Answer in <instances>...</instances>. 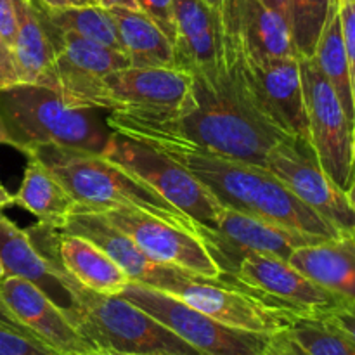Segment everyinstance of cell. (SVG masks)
I'll use <instances>...</instances> for the list:
<instances>
[{
  "label": "cell",
  "instance_id": "1f68e13d",
  "mask_svg": "<svg viewBox=\"0 0 355 355\" xmlns=\"http://www.w3.org/2000/svg\"><path fill=\"white\" fill-rule=\"evenodd\" d=\"M139 7L144 14H148L173 42L175 26H173V0H137Z\"/></svg>",
  "mask_w": 355,
  "mask_h": 355
},
{
  "label": "cell",
  "instance_id": "484cf974",
  "mask_svg": "<svg viewBox=\"0 0 355 355\" xmlns=\"http://www.w3.org/2000/svg\"><path fill=\"white\" fill-rule=\"evenodd\" d=\"M270 347L279 355H355L352 340L321 315H297Z\"/></svg>",
  "mask_w": 355,
  "mask_h": 355
},
{
  "label": "cell",
  "instance_id": "cb8c5ba5",
  "mask_svg": "<svg viewBox=\"0 0 355 355\" xmlns=\"http://www.w3.org/2000/svg\"><path fill=\"white\" fill-rule=\"evenodd\" d=\"M17 31L12 45L19 82L51 87L55 51L31 0H16Z\"/></svg>",
  "mask_w": 355,
  "mask_h": 355
},
{
  "label": "cell",
  "instance_id": "83f0119b",
  "mask_svg": "<svg viewBox=\"0 0 355 355\" xmlns=\"http://www.w3.org/2000/svg\"><path fill=\"white\" fill-rule=\"evenodd\" d=\"M33 2V0H31ZM40 16L59 31L80 35L83 38L121 51L116 24L110 10L101 6L66 7V9H45L33 2Z\"/></svg>",
  "mask_w": 355,
  "mask_h": 355
},
{
  "label": "cell",
  "instance_id": "60d3db41",
  "mask_svg": "<svg viewBox=\"0 0 355 355\" xmlns=\"http://www.w3.org/2000/svg\"><path fill=\"white\" fill-rule=\"evenodd\" d=\"M345 194H347V200H349L350 207H352V210L355 211V165H354L352 179H350V184H349V187H347Z\"/></svg>",
  "mask_w": 355,
  "mask_h": 355
},
{
  "label": "cell",
  "instance_id": "7dc6e473",
  "mask_svg": "<svg viewBox=\"0 0 355 355\" xmlns=\"http://www.w3.org/2000/svg\"><path fill=\"white\" fill-rule=\"evenodd\" d=\"M262 355H279V354H277L276 350H274L272 347H270V343H269V347H267V350H266V352H263Z\"/></svg>",
  "mask_w": 355,
  "mask_h": 355
},
{
  "label": "cell",
  "instance_id": "8fae6325",
  "mask_svg": "<svg viewBox=\"0 0 355 355\" xmlns=\"http://www.w3.org/2000/svg\"><path fill=\"white\" fill-rule=\"evenodd\" d=\"M196 234L218 266L222 276L229 277L250 253L274 255L288 260L297 248L324 239L224 207L218 214L217 225L214 229L198 227Z\"/></svg>",
  "mask_w": 355,
  "mask_h": 355
},
{
  "label": "cell",
  "instance_id": "b9f144b4",
  "mask_svg": "<svg viewBox=\"0 0 355 355\" xmlns=\"http://www.w3.org/2000/svg\"><path fill=\"white\" fill-rule=\"evenodd\" d=\"M75 355H139V354H121V352H111V350L92 349L85 354H75Z\"/></svg>",
  "mask_w": 355,
  "mask_h": 355
},
{
  "label": "cell",
  "instance_id": "681fc988",
  "mask_svg": "<svg viewBox=\"0 0 355 355\" xmlns=\"http://www.w3.org/2000/svg\"><path fill=\"white\" fill-rule=\"evenodd\" d=\"M340 2H349V0H340Z\"/></svg>",
  "mask_w": 355,
  "mask_h": 355
},
{
  "label": "cell",
  "instance_id": "44dd1931",
  "mask_svg": "<svg viewBox=\"0 0 355 355\" xmlns=\"http://www.w3.org/2000/svg\"><path fill=\"white\" fill-rule=\"evenodd\" d=\"M37 9V7H35ZM38 12V10H37ZM40 16V12H38ZM52 45L55 51L54 78L52 89L58 87L62 80L87 78V76H103L114 69L127 68L128 61L125 54L116 49L106 47L103 44L83 38L80 35L59 31L40 16Z\"/></svg>",
  "mask_w": 355,
  "mask_h": 355
},
{
  "label": "cell",
  "instance_id": "ac0fdd59",
  "mask_svg": "<svg viewBox=\"0 0 355 355\" xmlns=\"http://www.w3.org/2000/svg\"><path fill=\"white\" fill-rule=\"evenodd\" d=\"M173 51L175 68L205 71L217 62L220 16L205 0H173Z\"/></svg>",
  "mask_w": 355,
  "mask_h": 355
},
{
  "label": "cell",
  "instance_id": "4316f807",
  "mask_svg": "<svg viewBox=\"0 0 355 355\" xmlns=\"http://www.w3.org/2000/svg\"><path fill=\"white\" fill-rule=\"evenodd\" d=\"M315 66L324 75L329 85L335 89L343 110L349 120L355 121V103L352 90V76H350L349 58H347L345 44H343L342 21H340V0H333L328 17L322 26L319 40L312 54Z\"/></svg>",
  "mask_w": 355,
  "mask_h": 355
},
{
  "label": "cell",
  "instance_id": "836d02e7",
  "mask_svg": "<svg viewBox=\"0 0 355 355\" xmlns=\"http://www.w3.org/2000/svg\"><path fill=\"white\" fill-rule=\"evenodd\" d=\"M17 31L16 0H0V38L12 51L14 38Z\"/></svg>",
  "mask_w": 355,
  "mask_h": 355
},
{
  "label": "cell",
  "instance_id": "f546056e",
  "mask_svg": "<svg viewBox=\"0 0 355 355\" xmlns=\"http://www.w3.org/2000/svg\"><path fill=\"white\" fill-rule=\"evenodd\" d=\"M0 355H61L44 342L0 326Z\"/></svg>",
  "mask_w": 355,
  "mask_h": 355
},
{
  "label": "cell",
  "instance_id": "f35d334b",
  "mask_svg": "<svg viewBox=\"0 0 355 355\" xmlns=\"http://www.w3.org/2000/svg\"><path fill=\"white\" fill-rule=\"evenodd\" d=\"M262 2L266 3V6H269L270 9L277 10V12L290 23V0H262Z\"/></svg>",
  "mask_w": 355,
  "mask_h": 355
},
{
  "label": "cell",
  "instance_id": "3957f363",
  "mask_svg": "<svg viewBox=\"0 0 355 355\" xmlns=\"http://www.w3.org/2000/svg\"><path fill=\"white\" fill-rule=\"evenodd\" d=\"M0 118L10 146L23 153L54 144L101 155L113 134L99 110L73 106L61 92L38 83L0 89Z\"/></svg>",
  "mask_w": 355,
  "mask_h": 355
},
{
  "label": "cell",
  "instance_id": "e575fe53",
  "mask_svg": "<svg viewBox=\"0 0 355 355\" xmlns=\"http://www.w3.org/2000/svg\"><path fill=\"white\" fill-rule=\"evenodd\" d=\"M19 83V75H17L16 61H14L12 51L9 45L0 38V89Z\"/></svg>",
  "mask_w": 355,
  "mask_h": 355
},
{
  "label": "cell",
  "instance_id": "f1b7e54d",
  "mask_svg": "<svg viewBox=\"0 0 355 355\" xmlns=\"http://www.w3.org/2000/svg\"><path fill=\"white\" fill-rule=\"evenodd\" d=\"M333 0H290V26L298 58H312Z\"/></svg>",
  "mask_w": 355,
  "mask_h": 355
},
{
  "label": "cell",
  "instance_id": "ab89813d",
  "mask_svg": "<svg viewBox=\"0 0 355 355\" xmlns=\"http://www.w3.org/2000/svg\"><path fill=\"white\" fill-rule=\"evenodd\" d=\"M12 205H14V196L2 186V182H0V208L12 207Z\"/></svg>",
  "mask_w": 355,
  "mask_h": 355
},
{
  "label": "cell",
  "instance_id": "d6986e66",
  "mask_svg": "<svg viewBox=\"0 0 355 355\" xmlns=\"http://www.w3.org/2000/svg\"><path fill=\"white\" fill-rule=\"evenodd\" d=\"M220 10L234 23L248 55L255 59L298 58L290 23L262 0H222Z\"/></svg>",
  "mask_w": 355,
  "mask_h": 355
},
{
  "label": "cell",
  "instance_id": "5b68a950",
  "mask_svg": "<svg viewBox=\"0 0 355 355\" xmlns=\"http://www.w3.org/2000/svg\"><path fill=\"white\" fill-rule=\"evenodd\" d=\"M51 266L73 298L66 315L94 349L139 355H203L121 295L96 293L59 266Z\"/></svg>",
  "mask_w": 355,
  "mask_h": 355
},
{
  "label": "cell",
  "instance_id": "d4e9b609",
  "mask_svg": "<svg viewBox=\"0 0 355 355\" xmlns=\"http://www.w3.org/2000/svg\"><path fill=\"white\" fill-rule=\"evenodd\" d=\"M26 156L28 165L23 182L14 196V205L33 214L42 224L55 229L62 227L75 214V200L40 159L33 155Z\"/></svg>",
  "mask_w": 355,
  "mask_h": 355
},
{
  "label": "cell",
  "instance_id": "7c38bea8",
  "mask_svg": "<svg viewBox=\"0 0 355 355\" xmlns=\"http://www.w3.org/2000/svg\"><path fill=\"white\" fill-rule=\"evenodd\" d=\"M266 168L343 236L355 238V211L347 200L345 191L340 189L322 170L311 142L297 137L279 142L270 149Z\"/></svg>",
  "mask_w": 355,
  "mask_h": 355
},
{
  "label": "cell",
  "instance_id": "7a4b0ae2",
  "mask_svg": "<svg viewBox=\"0 0 355 355\" xmlns=\"http://www.w3.org/2000/svg\"><path fill=\"white\" fill-rule=\"evenodd\" d=\"M153 148L186 166L220 207L257 215L305 234L324 239L343 238L335 225L298 200L290 187L266 166L172 142Z\"/></svg>",
  "mask_w": 355,
  "mask_h": 355
},
{
  "label": "cell",
  "instance_id": "bcb514c9",
  "mask_svg": "<svg viewBox=\"0 0 355 355\" xmlns=\"http://www.w3.org/2000/svg\"><path fill=\"white\" fill-rule=\"evenodd\" d=\"M6 276H7V270H6V267H3L2 260H0V283H2L3 277H6Z\"/></svg>",
  "mask_w": 355,
  "mask_h": 355
},
{
  "label": "cell",
  "instance_id": "ee69618b",
  "mask_svg": "<svg viewBox=\"0 0 355 355\" xmlns=\"http://www.w3.org/2000/svg\"><path fill=\"white\" fill-rule=\"evenodd\" d=\"M0 144H9V146H10L9 135H7V130H6V127H3V121H2V118H0Z\"/></svg>",
  "mask_w": 355,
  "mask_h": 355
},
{
  "label": "cell",
  "instance_id": "c3c4849f",
  "mask_svg": "<svg viewBox=\"0 0 355 355\" xmlns=\"http://www.w3.org/2000/svg\"><path fill=\"white\" fill-rule=\"evenodd\" d=\"M352 139H354V165H355V121H354V130H352Z\"/></svg>",
  "mask_w": 355,
  "mask_h": 355
},
{
  "label": "cell",
  "instance_id": "7402d4cb",
  "mask_svg": "<svg viewBox=\"0 0 355 355\" xmlns=\"http://www.w3.org/2000/svg\"><path fill=\"white\" fill-rule=\"evenodd\" d=\"M0 260L9 276L21 277L37 286L66 314L71 311L73 298L68 288L59 279L51 262L31 245L26 232L12 222L7 227L3 238L0 239Z\"/></svg>",
  "mask_w": 355,
  "mask_h": 355
},
{
  "label": "cell",
  "instance_id": "74e56055",
  "mask_svg": "<svg viewBox=\"0 0 355 355\" xmlns=\"http://www.w3.org/2000/svg\"><path fill=\"white\" fill-rule=\"evenodd\" d=\"M97 6L104 7V9H114V7H120V9H132V10H141L137 0H96Z\"/></svg>",
  "mask_w": 355,
  "mask_h": 355
},
{
  "label": "cell",
  "instance_id": "6da1fadb",
  "mask_svg": "<svg viewBox=\"0 0 355 355\" xmlns=\"http://www.w3.org/2000/svg\"><path fill=\"white\" fill-rule=\"evenodd\" d=\"M191 92L173 114L107 113L114 134L148 146L184 144L266 166L270 149L291 139L246 113L218 80L215 66L191 71Z\"/></svg>",
  "mask_w": 355,
  "mask_h": 355
},
{
  "label": "cell",
  "instance_id": "8d00e7d4",
  "mask_svg": "<svg viewBox=\"0 0 355 355\" xmlns=\"http://www.w3.org/2000/svg\"><path fill=\"white\" fill-rule=\"evenodd\" d=\"M45 9H66V7L97 6L96 0H33Z\"/></svg>",
  "mask_w": 355,
  "mask_h": 355
},
{
  "label": "cell",
  "instance_id": "9a60e30c",
  "mask_svg": "<svg viewBox=\"0 0 355 355\" xmlns=\"http://www.w3.org/2000/svg\"><path fill=\"white\" fill-rule=\"evenodd\" d=\"M231 279L300 315H322L347 302L309 279L286 259L274 255L250 253L239 262Z\"/></svg>",
  "mask_w": 355,
  "mask_h": 355
},
{
  "label": "cell",
  "instance_id": "9c48e42d",
  "mask_svg": "<svg viewBox=\"0 0 355 355\" xmlns=\"http://www.w3.org/2000/svg\"><path fill=\"white\" fill-rule=\"evenodd\" d=\"M168 295L229 328L270 336L284 331L300 315L227 276L210 279L187 272Z\"/></svg>",
  "mask_w": 355,
  "mask_h": 355
},
{
  "label": "cell",
  "instance_id": "4fadbf2b",
  "mask_svg": "<svg viewBox=\"0 0 355 355\" xmlns=\"http://www.w3.org/2000/svg\"><path fill=\"white\" fill-rule=\"evenodd\" d=\"M97 214L127 234L155 262L210 279L222 276L203 241L194 232L135 208H113Z\"/></svg>",
  "mask_w": 355,
  "mask_h": 355
},
{
  "label": "cell",
  "instance_id": "f6af8a7d",
  "mask_svg": "<svg viewBox=\"0 0 355 355\" xmlns=\"http://www.w3.org/2000/svg\"><path fill=\"white\" fill-rule=\"evenodd\" d=\"M205 2H207L211 9H217V10L220 9V6H222V0H205Z\"/></svg>",
  "mask_w": 355,
  "mask_h": 355
},
{
  "label": "cell",
  "instance_id": "e0dca14e",
  "mask_svg": "<svg viewBox=\"0 0 355 355\" xmlns=\"http://www.w3.org/2000/svg\"><path fill=\"white\" fill-rule=\"evenodd\" d=\"M0 298L21 324L55 352L75 355L94 349L80 335L66 312L28 281L7 274L0 283Z\"/></svg>",
  "mask_w": 355,
  "mask_h": 355
},
{
  "label": "cell",
  "instance_id": "52a82bcc",
  "mask_svg": "<svg viewBox=\"0 0 355 355\" xmlns=\"http://www.w3.org/2000/svg\"><path fill=\"white\" fill-rule=\"evenodd\" d=\"M101 155L151 186L172 207L189 217L196 229L217 225L220 203L186 166L163 151L113 132Z\"/></svg>",
  "mask_w": 355,
  "mask_h": 355
},
{
  "label": "cell",
  "instance_id": "8992f818",
  "mask_svg": "<svg viewBox=\"0 0 355 355\" xmlns=\"http://www.w3.org/2000/svg\"><path fill=\"white\" fill-rule=\"evenodd\" d=\"M191 75L177 68L114 69L103 76L62 80L55 90L69 104L107 113L173 114L191 92Z\"/></svg>",
  "mask_w": 355,
  "mask_h": 355
},
{
  "label": "cell",
  "instance_id": "7bdbcfd3",
  "mask_svg": "<svg viewBox=\"0 0 355 355\" xmlns=\"http://www.w3.org/2000/svg\"><path fill=\"white\" fill-rule=\"evenodd\" d=\"M9 224H10L9 218H7L6 215L0 214V239H2L3 234H6V231H7V227H9Z\"/></svg>",
  "mask_w": 355,
  "mask_h": 355
},
{
  "label": "cell",
  "instance_id": "277c9868",
  "mask_svg": "<svg viewBox=\"0 0 355 355\" xmlns=\"http://www.w3.org/2000/svg\"><path fill=\"white\" fill-rule=\"evenodd\" d=\"M26 155L40 159L76 203V210L135 208L196 234V224L151 186L96 153L47 144ZM75 210V211H76ZM198 236V234H196Z\"/></svg>",
  "mask_w": 355,
  "mask_h": 355
},
{
  "label": "cell",
  "instance_id": "2e32d148",
  "mask_svg": "<svg viewBox=\"0 0 355 355\" xmlns=\"http://www.w3.org/2000/svg\"><path fill=\"white\" fill-rule=\"evenodd\" d=\"M59 229L69 234L83 236L96 243L134 283L146 284L155 290L170 293L173 286L187 274V270L158 263L149 259L127 234L113 227L97 211L76 210Z\"/></svg>",
  "mask_w": 355,
  "mask_h": 355
},
{
  "label": "cell",
  "instance_id": "4dcf8cb0",
  "mask_svg": "<svg viewBox=\"0 0 355 355\" xmlns=\"http://www.w3.org/2000/svg\"><path fill=\"white\" fill-rule=\"evenodd\" d=\"M340 21H342L343 44H345L347 58H349L355 103V0L340 2Z\"/></svg>",
  "mask_w": 355,
  "mask_h": 355
},
{
  "label": "cell",
  "instance_id": "d6a6232c",
  "mask_svg": "<svg viewBox=\"0 0 355 355\" xmlns=\"http://www.w3.org/2000/svg\"><path fill=\"white\" fill-rule=\"evenodd\" d=\"M321 318L328 319L329 322L342 329L347 336L355 343V302H342L335 309L322 314Z\"/></svg>",
  "mask_w": 355,
  "mask_h": 355
},
{
  "label": "cell",
  "instance_id": "5bb4252c",
  "mask_svg": "<svg viewBox=\"0 0 355 355\" xmlns=\"http://www.w3.org/2000/svg\"><path fill=\"white\" fill-rule=\"evenodd\" d=\"M245 61L250 85L267 123L284 135L311 142L298 58L255 59L245 49Z\"/></svg>",
  "mask_w": 355,
  "mask_h": 355
},
{
  "label": "cell",
  "instance_id": "ba28073f",
  "mask_svg": "<svg viewBox=\"0 0 355 355\" xmlns=\"http://www.w3.org/2000/svg\"><path fill=\"white\" fill-rule=\"evenodd\" d=\"M120 295L203 355H262L270 343V335L229 328L180 298L146 284L130 281Z\"/></svg>",
  "mask_w": 355,
  "mask_h": 355
},
{
  "label": "cell",
  "instance_id": "30bf717a",
  "mask_svg": "<svg viewBox=\"0 0 355 355\" xmlns=\"http://www.w3.org/2000/svg\"><path fill=\"white\" fill-rule=\"evenodd\" d=\"M309 135L322 170L347 191L354 173L352 121L312 58H298Z\"/></svg>",
  "mask_w": 355,
  "mask_h": 355
},
{
  "label": "cell",
  "instance_id": "d590c367",
  "mask_svg": "<svg viewBox=\"0 0 355 355\" xmlns=\"http://www.w3.org/2000/svg\"><path fill=\"white\" fill-rule=\"evenodd\" d=\"M0 326H6V328L14 329V331L23 333V335L31 336V338H37V336H35L33 333L26 328V326H23L19 321H17L16 315L9 311V307H7V305L2 302V298H0Z\"/></svg>",
  "mask_w": 355,
  "mask_h": 355
},
{
  "label": "cell",
  "instance_id": "603a6c76",
  "mask_svg": "<svg viewBox=\"0 0 355 355\" xmlns=\"http://www.w3.org/2000/svg\"><path fill=\"white\" fill-rule=\"evenodd\" d=\"M116 24L121 52L134 68H175L173 42L142 10L107 9Z\"/></svg>",
  "mask_w": 355,
  "mask_h": 355
},
{
  "label": "cell",
  "instance_id": "ffe728a7",
  "mask_svg": "<svg viewBox=\"0 0 355 355\" xmlns=\"http://www.w3.org/2000/svg\"><path fill=\"white\" fill-rule=\"evenodd\" d=\"M288 262L342 300L355 302V238L322 239L297 248Z\"/></svg>",
  "mask_w": 355,
  "mask_h": 355
}]
</instances>
